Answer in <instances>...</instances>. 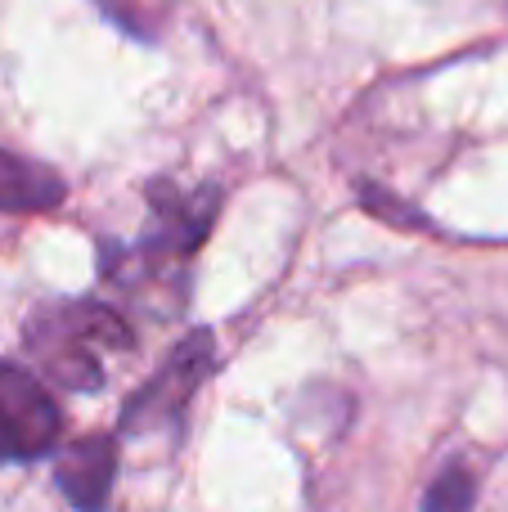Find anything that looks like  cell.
Masks as SVG:
<instances>
[{
	"label": "cell",
	"mask_w": 508,
	"mask_h": 512,
	"mask_svg": "<svg viewBox=\"0 0 508 512\" xmlns=\"http://www.w3.org/2000/svg\"><path fill=\"white\" fill-rule=\"evenodd\" d=\"M126 351L131 328L99 301H54L27 319V351L54 382L72 391H95L104 382L99 351Z\"/></svg>",
	"instance_id": "obj_1"
},
{
	"label": "cell",
	"mask_w": 508,
	"mask_h": 512,
	"mask_svg": "<svg viewBox=\"0 0 508 512\" xmlns=\"http://www.w3.org/2000/svg\"><path fill=\"white\" fill-rule=\"evenodd\" d=\"M212 369H216V342L207 328H198V333H189L185 342L167 355V364L126 400L122 432L144 436V432H158V427H171L185 414V405L194 400V391L203 387V378Z\"/></svg>",
	"instance_id": "obj_2"
},
{
	"label": "cell",
	"mask_w": 508,
	"mask_h": 512,
	"mask_svg": "<svg viewBox=\"0 0 508 512\" xmlns=\"http://www.w3.org/2000/svg\"><path fill=\"white\" fill-rule=\"evenodd\" d=\"M63 414L54 396L18 364H0V459L27 463L59 445Z\"/></svg>",
	"instance_id": "obj_3"
},
{
	"label": "cell",
	"mask_w": 508,
	"mask_h": 512,
	"mask_svg": "<svg viewBox=\"0 0 508 512\" xmlns=\"http://www.w3.org/2000/svg\"><path fill=\"white\" fill-rule=\"evenodd\" d=\"M149 198H153V234L149 243L135 248V256L144 265L185 261L207 239V225H212L216 207H221V194L212 185L198 189V194H185V189H171L158 180V185H149Z\"/></svg>",
	"instance_id": "obj_4"
},
{
	"label": "cell",
	"mask_w": 508,
	"mask_h": 512,
	"mask_svg": "<svg viewBox=\"0 0 508 512\" xmlns=\"http://www.w3.org/2000/svg\"><path fill=\"white\" fill-rule=\"evenodd\" d=\"M113 477H117V445L108 436H81L77 445H68L59 454V468H54L63 499L77 512H104Z\"/></svg>",
	"instance_id": "obj_5"
},
{
	"label": "cell",
	"mask_w": 508,
	"mask_h": 512,
	"mask_svg": "<svg viewBox=\"0 0 508 512\" xmlns=\"http://www.w3.org/2000/svg\"><path fill=\"white\" fill-rule=\"evenodd\" d=\"M63 194L68 185L59 171L0 149V212H50L63 203Z\"/></svg>",
	"instance_id": "obj_6"
},
{
	"label": "cell",
	"mask_w": 508,
	"mask_h": 512,
	"mask_svg": "<svg viewBox=\"0 0 508 512\" xmlns=\"http://www.w3.org/2000/svg\"><path fill=\"white\" fill-rule=\"evenodd\" d=\"M477 499V486H473V472L464 463H450L437 481L428 486V499H423V512H468Z\"/></svg>",
	"instance_id": "obj_7"
}]
</instances>
